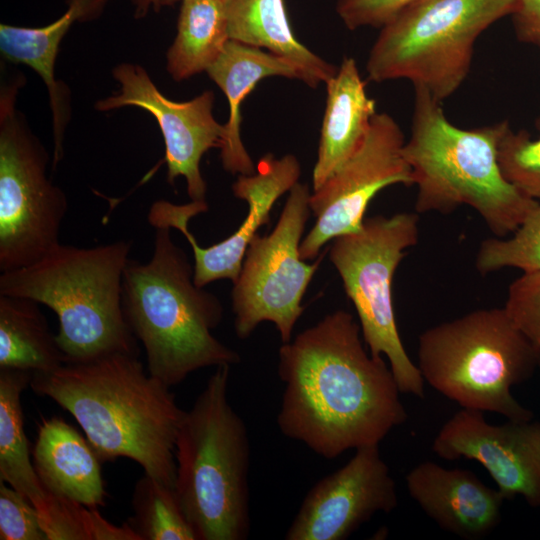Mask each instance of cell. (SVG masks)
Returning a JSON list of instances; mask_svg holds the SVG:
<instances>
[{
  "label": "cell",
  "mask_w": 540,
  "mask_h": 540,
  "mask_svg": "<svg viewBox=\"0 0 540 540\" xmlns=\"http://www.w3.org/2000/svg\"><path fill=\"white\" fill-rule=\"evenodd\" d=\"M363 341L354 316L336 310L278 352V428L326 459L379 445L408 418L390 366Z\"/></svg>",
  "instance_id": "1"
},
{
  "label": "cell",
  "mask_w": 540,
  "mask_h": 540,
  "mask_svg": "<svg viewBox=\"0 0 540 540\" xmlns=\"http://www.w3.org/2000/svg\"><path fill=\"white\" fill-rule=\"evenodd\" d=\"M32 390L68 411L101 462L126 457L175 487V444L185 412L139 355L116 352L35 372Z\"/></svg>",
  "instance_id": "2"
},
{
  "label": "cell",
  "mask_w": 540,
  "mask_h": 540,
  "mask_svg": "<svg viewBox=\"0 0 540 540\" xmlns=\"http://www.w3.org/2000/svg\"><path fill=\"white\" fill-rule=\"evenodd\" d=\"M151 259H129L122 280L124 318L142 343L150 375L172 387L206 367L240 361L212 333L222 322L219 298L194 282V268L168 227H156Z\"/></svg>",
  "instance_id": "3"
},
{
  "label": "cell",
  "mask_w": 540,
  "mask_h": 540,
  "mask_svg": "<svg viewBox=\"0 0 540 540\" xmlns=\"http://www.w3.org/2000/svg\"><path fill=\"white\" fill-rule=\"evenodd\" d=\"M411 134L402 153L417 186L415 212L451 214L473 208L496 237L514 232L538 204L502 174L498 149L507 121L462 129L444 114L441 102L414 87Z\"/></svg>",
  "instance_id": "4"
},
{
  "label": "cell",
  "mask_w": 540,
  "mask_h": 540,
  "mask_svg": "<svg viewBox=\"0 0 540 540\" xmlns=\"http://www.w3.org/2000/svg\"><path fill=\"white\" fill-rule=\"evenodd\" d=\"M131 248L128 240L87 248L59 243L37 262L2 272L0 294L30 298L56 314L65 362L116 352L139 355L122 308Z\"/></svg>",
  "instance_id": "5"
},
{
  "label": "cell",
  "mask_w": 540,
  "mask_h": 540,
  "mask_svg": "<svg viewBox=\"0 0 540 540\" xmlns=\"http://www.w3.org/2000/svg\"><path fill=\"white\" fill-rule=\"evenodd\" d=\"M230 367H215L176 438L174 488L197 540H244L250 531V441L228 400Z\"/></svg>",
  "instance_id": "6"
},
{
  "label": "cell",
  "mask_w": 540,
  "mask_h": 540,
  "mask_svg": "<svg viewBox=\"0 0 540 540\" xmlns=\"http://www.w3.org/2000/svg\"><path fill=\"white\" fill-rule=\"evenodd\" d=\"M538 367L536 347L504 307L483 308L426 329L418 340V368L425 382L464 409L509 420L533 413L512 395Z\"/></svg>",
  "instance_id": "7"
},
{
  "label": "cell",
  "mask_w": 540,
  "mask_h": 540,
  "mask_svg": "<svg viewBox=\"0 0 540 540\" xmlns=\"http://www.w3.org/2000/svg\"><path fill=\"white\" fill-rule=\"evenodd\" d=\"M516 0H420L381 27L366 63L374 82L408 79L442 102L466 79L477 38Z\"/></svg>",
  "instance_id": "8"
},
{
  "label": "cell",
  "mask_w": 540,
  "mask_h": 540,
  "mask_svg": "<svg viewBox=\"0 0 540 540\" xmlns=\"http://www.w3.org/2000/svg\"><path fill=\"white\" fill-rule=\"evenodd\" d=\"M419 240V214L365 218L362 228L334 238L329 259L356 310L371 355L385 356L401 393L424 397V379L403 346L394 314L392 283L408 249Z\"/></svg>",
  "instance_id": "9"
},
{
  "label": "cell",
  "mask_w": 540,
  "mask_h": 540,
  "mask_svg": "<svg viewBox=\"0 0 540 540\" xmlns=\"http://www.w3.org/2000/svg\"><path fill=\"white\" fill-rule=\"evenodd\" d=\"M22 73L0 85V271L29 266L57 246L68 200L47 175L49 154L16 109Z\"/></svg>",
  "instance_id": "10"
},
{
  "label": "cell",
  "mask_w": 540,
  "mask_h": 540,
  "mask_svg": "<svg viewBox=\"0 0 540 540\" xmlns=\"http://www.w3.org/2000/svg\"><path fill=\"white\" fill-rule=\"evenodd\" d=\"M311 191L303 183L291 190L274 229L253 238L231 292L234 330L238 338H248L257 326L272 322L282 343L292 339L302 315L303 296L318 270L324 253L314 263H306L300 244L311 213Z\"/></svg>",
  "instance_id": "11"
},
{
  "label": "cell",
  "mask_w": 540,
  "mask_h": 540,
  "mask_svg": "<svg viewBox=\"0 0 540 540\" xmlns=\"http://www.w3.org/2000/svg\"><path fill=\"white\" fill-rule=\"evenodd\" d=\"M404 143V134L393 117L376 113L357 151L311 192L315 223L300 244L303 260L317 258L334 238L359 231L378 192L391 185H413L411 167L402 153Z\"/></svg>",
  "instance_id": "12"
},
{
  "label": "cell",
  "mask_w": 540,
  "mask_h": 540,
  "mask_svg": "<svg viewBox=\"0 0 540 540\" xmlns=\"http://www.w3.org/2000/svg\"><path fill=\"white\" fill-rule=\"evenodd\" d=\"M301 165L292 154L280 158L268 153L250 175H238L232 185L236 198L247 203L248 213L240 226L226 239L209 247H201L189 229V221L208 210L206 201L175 204L155 201L147 215L154 228H174L183 233L193 252L194 282L205 288L209 283L228 279L232 283L241 270L247 248L261 226L270 221L275 202L299 182Z\"/></svg>",
  "instance_id": "13"
},
{
  "label": "cell",
  "mask_w": 540,
  "mask_h": 540,
  "mask_svg": "<svg viewBox=\"0 0 540 540\" xmlns=\"http://www.w3.org/2000/svg\"><path fill=\"white\" fill-rule=\"evenodd\" d=\"M112 74L120 89L117 94L98 100L95 109L111 111L132 106L150 113L164 140L167 181L173 184L177 177H184L190 200L205 201L207 184L200 162L211 148L220 147L224 136V124L213 115L214 93L206 90L179 102L163 95L140 65L121 63Z\"/></svg>",
  "instance_id": "14"
},
{
  "label": "cell",
  "mask_w": 540,
  "mask_h": 540,
  "mask_svg": "<svg viewBox=\"0 0 540 540\" xmlns=\"http://www.w3.org/2000/svg\"><path fill=\"white\" fill-rule=\"evenodd\" d=\"M398 505L396 484L379 445L356 449L341 468L306 494L286 540H344L379 512Z\"/></svg>",
  "instance_id": "15"
},
{
  "label": "cell",
  "mask_w": 540,
  "mask_h": 540,
  "mask_svg": "<svg viewBox=\"0 0 540 540\" xmlns=\"http://www.w3.org/2000/svg\"><path fill=\"white\" fill-rule=\"evenodd\" d=\"M433 452L445 460L479 462L505 499L521 496L540 506V422H487L482 411L462 408L440 429Z\"/></svg>",
  "instance_id": "16"
},
{
  "label": "cell",
  "mask_w": 540,
  "mask_h": 540,
  "mask_svg": "<svg viewBox=\"0 0 540 540\" xmlns=\"http://www.w3.org/2000/svg\"><path fill=\"white\" fill-rule=\"evenodd\" d=\"M406 488L430 519L460 538L483 539L501 521L504 496L470 470L425 461L408 472Z\"/></svg>",
  "instance_id": "17"
},
{
  "label": "cell",
  "mask_w": 540,
  "mask_h": 540,
  "mask_svg": "<svg viewBox=\"0 0 540 540\" xmlns=\"http://www.w3.org/2000/svg\"><path fill=\"white\" fill-rule=\"evenodd\" d=\"M110 1L67 0L68 7L63 15L42 27L0 25V52L4 60L27 65L47 88L52 113L54 168L63 158L64 135L71 115L69 90L55 79L60 44L73 24L97 19Z\"/></svg>",
  "instance_id": "18"
},
{
  "label": "cell",
  "mask_w": 540,
  "mask_h": 540,
  "mask_svg": "<svg viewBox=\"0 0 540 540\" xmlns=\"http://www.w3.org/2000/svg\"><path fill=\"white\" fill-rule=\"evenodd\" d=\"M226 96L229 115L219 147L225 171L250 175L256 165L240 135L241 105L256 85L268 77H284L304 82L302 71L290 61L264 49L229 40L218 59L206 71Z\"/></svg>",
  "instance_id": "19"
},
{
  "label": "cell",
  "mask_w": 540,
  "mask_h": 540,
  "mask_svg": "<svg viewBox=\"0 0 540 540\" xmlns=\"http://www.w3.org/2000/svg\"><path fill=\"white\" fill-rule=\"evenodd\" d=\"M32 462L48 493L91 508L105 504L102 462L87 438L63 419H42Z\"/></svg>",
  "instance_id": "20"
},
{
  "label": "cell",
  "mask_w": 540,
  "mask_h": 540,
  "mask_svg": "<svg viewBox=\"0 0 540 540\" xmlns=\"http://www.w3.org/2000/svg\"><path fill=\"white\" fill-rule=\"evenodd\" d=\"M325 84L327 98L312 190L318 189L357 151L377 113L376 101L367 95L365 82L352 57H344L336 74Z\"/></svg>",
  "instance_id": "21"
},
{
  "label": "cell",
  "mask_w": 540,
  "mask_h": 540,
  "mask_svg": "<svg viewBox=\"0 0 540 540\" xmlns=\"http://www.w3.org/2000/svg\"><path fill=\"white\" fill-rule=\"evenodd\" d=\"M230 40L264 49L296 65L304 83L316 88L338 67L327 62L294 35L284 0H220Z\"/></svg>",
  "instance_id": "22"
},
{
  "label": "cell",
  "mask_w": 540,
  "mask_h": 540,
  "mask_svg": "<svg viewBox=\"0 0 540 540\" xmlns=\"http://www.w3.org/2000/svg\"><path fill=\"white\" fill-rule=\"evenodd\" d=\"M32 377V371L0 368V480L25 495L40 519L50 495L30 459L21 406V394Z\"/></svg>",
  "instance_id": "23"
},
{
  "label": "cell",
  "mask_w": 540,
  "mask_h": 540,
  "mask_svg": "<svg viewBox=\"0 0 540 540\" xmlns=\"http://www.w3.org/2000/svg\"><path fill=\"white\" fill-rule=\"evenodd\" d=\"M64 362L39 303L0 294V368L46 372Z\"/></svg>",
  "instance_id": "24"
},
{
  "label": "cell",
  "mask_w": 540,
  "mask_h": 540,
  "mask_svg": "<svg viewBox=\"0 0 540 540\" xmlns=\"http://www.w3.org/2000/svg\"><path fill=\"white\" fill-rule=\"evenodd\" d=\"M229 40L220 0H181L177 33L166 54L169 75L183 81L206 72Z\"/></svg>",
  "instance_id": "25"
},
{
  "label": "cell",
  "mask_w": 540,
  "mask_h": 540,
  "mask_svg": "<svg viewBox=\"0 0 540 540\" xmlns=\"http://www.w3.org/2000/svg\"><path fill=\"white\" fill-rule=\"evenodd\" d=\"M132 509L126 522L140 540H197L175 488L146 474L135 484Z\"/></svg>",
  "instance_id": "26"
},
{
  "label": "cell",
  "mask_w": 540,
  "mask_h": 540,
  "mask_svg": "<svg viewBox=\"0 0 540 540\" xmlns=\"http://www.w3.org/2000/svg\"><path fill=\"white\" fill-rule=\"evenodd\" d=\"M475 267L482 275L507 267L524 273L540 271V200L511 238L495 236L481 241Z\"/></svg>",
  "instance_id": "27"
},
{
  "label": "cell",
  "mask_w": 540,
  "mask_h": 540,
  "mask_svg": "<svg viewBox=\"0 0 540 540\" xmlns=\"http://www.w3.org/2000/svg\"><path fill=\"white\" fill-rule=\"evenodd\" d=\"M540 132V118L536 122ZM505 179L526 196L540 200V135L532 139L524 130L504 132L498 149Z\"/></svg>",
  "instance_id": "28"
},
{
  "label": "cell",
  "mask_w": 540,
  "mask_h": 540,
  "mask_svg": "<svg viewBox=\"0 0 540 540\" xmlns=\"http://www.w3.org/2000/svg\"><path fill=\"white\" fill-rule=\"evenodd\" d=\"M0 539L48 540L32 502L0 480Z\"/></svg>",
  "instance_id": "29"
},
{
  "label": "cell",
  "mask_w": 540,
  "mask_h": 540,
  "mask_svg": "<svg viewBox=\"0 0 540 540\" xmlns=\"http://www.w3.org/2000/svg\"><path fill=\"white\" fill-rule=\"evenodd\" d=\"M504 309L516 328L540 345V271L523 273L508 289Z\"/></svg>",
  "instance_id": "30"
},
{
  "label": "cell",
  "mask_w": 540,
  "mask_h": 540,
  "mask_svg": "<svg viewBox=\"0 0 540 540\" xmlns=\"http://www.w3.org/2000/svg\"><path fill=\"white\" fill-rule=\"evenodd\" d=\"M420 0H337L336 11L350 30L381 28L401 11Z\"/></svg>",
  "instance_id": "31"
},
{
  "label": "cell",
  "mask_w": 540,
  "mask_h": 540,
  "mask_svg": "<svg viewBox=\"0 0 540 540\" xmlns=\"http://www.w3.org/2000/svg\"><path fill=\"white\" fill-rule=\"evenodd\" d=\"M512 15L518 39L536 44L540 39V0H516Z\"/></svg>",
  "instance_id": "32"
},
{
  "label": "cell",
  "mask_w": 540,
  "mask_h": 540,
  "mask_svg": "<svg viewBox=\"0 0 540 540\" xmlns=\"http://www.w3.org/2000/svg\"><path fill=\"white\" fill-rule=\"evenodd\" d=\"M135 18H144L150 11L159 12L161 9L171 6L174 0H131Z\"/></svg>",
  "instance_id": "33"
},
{
  "label": "cell",
  "mask_w": 540,
  "mask_h": 540,
  "mask_svg": "<svg viewBox=\"0 0 540 540\" xmlns=\"http://www.w3.org/2000/svg\"><path fill=\"white\" fill-rule=\"evenodd\" d=\"M538 367H540V345L536 347Z\"/></svg>",
  "instance_id": "34"
},
{
  "label": "cell",
  "mask_w": 540,
  "mask_h": 540,
  "mask_svg": "<svg viewBox=\"0 0 540 540\" xmlns=\"http://www.w3.org/2000/svg\"><path fill=\"white\" fill-rule=\"evenodd\" d=\"M535 45H538L540 47V39L536 42Z\"/></svg>",
  "instance_id": "35"
},
{
  "label": "cell",
  "mask_w": 540,
  "mask_h": 540,
  "mask_svg": "<svg viewBox=\"0 0 540 540\" xmlns=\"http://www.w3.org/2000/svg\"><path fill=\"white\" fill-rule=\"evenodd\" d=\"M177 1H179V0H174V3H176Z\"/></svg>",
  "instance_id": "36"
}]
</instances>
